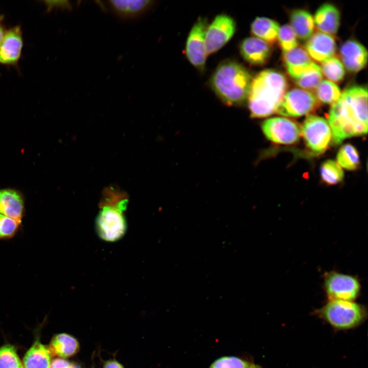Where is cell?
<instances>
[{"label":"cell","instance_id":"13","mask_svg":"<svg viewBox=\"0 0 368 368\" xmlns=\"http://www.w3.org/2000/svg\"><path fill=\"white\" fill-rule=\"evenodd\" d=\"M305 47L310 58L321 63L334 56L336 42L332 35L319 31L307 39Z\"/></svg>","mask_w":368,"mask_h":368},{"label":"cell","instance_id":"3","mask_svg":"<svg viewBox=\"0 0 368 368\" xmlns=\"http://www.w3.org/2000/svg\"><path fill=\"white\" fill-rule=\"evenodd\" d=\"M252 75L238 61L226 60L220 62L210 81L213 91L229 106H240L247 101Z\"/></svg>","mask_w":368,"mask_h":368},{"label":"cell","instance_id":"8","mask_svg":"<svg viewBox=\"0 0 368 368\" xmlns=\"http://www.w3.org/2000/svg\"><path fill=\"white\" fill-rule=\"evenodd\" d=\"M319 105L312 93L294 88L286 91L275 113L284 117H300L314 111Z\"/></svg>","mask_w":368,"mask_h":368},{"label":"cell","instance_id":"2","mask_svg":"<svg viewBox=\"0 0 368 368\" xmlns=\"http://www.w3.org/2000/svg\"><path fill=\"white\" fill-rule=\"evenodd\" d=\"M288 86L285 77L278 71L266 69L257 74L247 99L250 117L263 118L275 113Z\"/></svg>","mask_w":368,"mask_h":368},{"label":"cell","instance_id":"28","mask_svg":"<svg viewBox=\"0 0 368 368\" xmlns=\"http://www.w3.org/2000/svg\"><path fill=\"white\" fill-rule=\"evenodd\" d=\"M322 180L327 184L335 185L341 182L344 177V172L338 164L331 159L324 162L320 167Z\"/></svg>","mask_w":368,"mask_h":368},{"label":"cell","instance_id":"33","mask_svg":"<svg viewBox=\"0 0 368 368\" xmlns=\"http://www.w3.org/2000/svg\"><path fill=\"white\" fill-rule=\"evenodd\" d=\"M50 368H75V366L64 358H57L52 361Z\"/></svg>","mask_w":368,"mask_h":368},{"label":"cell","instance_id":"9","mask_svg":"<svg viewBox=\"0 0 368 368\" xmlns=\"http://www.w3.org/2000/svg\"><path fill=\"white\" fill-rule=\"evenodd\" d=\"M236 29L234 18L226 14L217 15L208 25L205 35L207 56L221 49L233 36Z\"/></svg>","mask_w":368,"mask_h":368},{"label":"cell","instance_id":"4","mask_svg":"<svg viewBox=\"0 0 368 368\" xmlns=\"http://www.w3.org/2000/svg\"><path fill=\"white\" fill-rule=\"evenodd\" d=\"M128 197L126 193L110 186L104 189L95 221L98 236L107 242H114L125 234L127 224L124 213Z\"/></svg>","mask_w":368,"mask_h":368},{"label":"cell","instance_id":"7","mask_svg":"<svg viewBox=\"0 0 368 368\" xmlns=\"http://www.w3.org/2000/svg\"><path fill=\"white\" fill-rule=\"evenodd\" d=\"M301 132L307 147L316 154L324 152L332 141V133L328 121L317 116H308Z\"/></svg>","mask_w":368,"mask_h":368},{"label":"cell","instance_id":"18","mask_svg":"<svg viewBox=\"0 0 368 368\" xmlns=\"http://www.w3.org/2000/svg\"><path fill=\"white\" fill-rule=\"evenodd\" d=\"M283 60L288 74L294 80L299 78L312 61L305 49L298 46L283 53Z\"/></svg>","mask_w":368,"mask_h":368},{"label":"cell","instance_id":"20","mask_svg":"<svg viewBox=\"0 0 368 368\" xmlns=\"http://www.w3.org/2000/svg\"><path fill=\"white\" fill-rule=\"evenodd\" d=\"M51 356L50 349L37 339L25 355L24 368H50Z\"/></svg>","mask_w":368,"mask_h":368},{"label":"cell","instance_id":"27","mask_svg":"<svg viewBox=\"0 0 368 368\" xmlns=\"http://www.w3.org/2000/svg\"><path fill=\"white\" fill-rule=\"evenodd\" d=\"M320 68L322 74L332 82H340L344 78V66L339 59L336 57H332L322 62Z\"/></svg>","mask_w":368,"mask_h":368},{"label":"cell","instance_id":"35","mask_svg":"<svg viewBox=\"0 0 368 368\" xmlns=\"http://www.w3.org/2000/svg\"><path fill=\"white\" fill-rule=\"evenodd\" d=\"M6 31L4 27L0 24V45L4 37Z\"/></svg>","mask_w":368,"mask_h":368},{"label":"cell","instance_id":"32","mask_svg":"<svg viewBox=\"0 0 368 368\" xmlns=\"http://www.w3.org/2000/svg\"><path fill=\"white\" fill-rule=\"evenodd\" d=\"M21 221L0 214V239L13 237L20 228Z\"/></svg>","mask_w":368,"mask_h":368},{"label":"cell","instance_id":"22","mask_svg":"<svg viewBox=\"0 0 368 368\" xmlns=\"http://www.w3.org/2000/svg\"><path fill=\"white\" fill-rule=\"evenodd\" d=\"M279 28L276 21L265 17H257L251 24L250 32L254 37L272 44L277 39Z\"/></svg>","mask_w":368,"mask_h":368},{"label":"cell","instance_id":"16","mask_svg":"<svg viewBox=\"0 0 368 368\" xmlns=\"http://www.w3.org/2000/svg\"><path fill=\"white\" fill-rule=\"evenodd\" d=\"M313 19L320 32L332 36L337 32L340 24V13L333 4L326 3L320 6Z\"/></svg>","mask_w":368,"mask_h":368},{"label":"cell","instance_id":"34","mask_svg":"<svg viewBox=\"0 0 368 368\" xmlns=\"http://www.w3.org/2000/svg\"><path fill=\"white\" fill-rule=\"evenodd\" d=\"M103 368H124L123 365L115 359L106 361Z\"/></svg>","mask_w":368,"mask_h":368},{"label":"cell","instance_id":"17","mask_svg":"<svg viewBox=\"0 0 368 368\" xmlns=\"http://www.w3.org/2000/svg\"><path fill=\"white\" fill-rule=\"evenodd\" d=\"M0 214L21 221L25 207L20 193L10 189L0 190Z\"/></svg>","mask_w":368,"mask_h":368},{"label":"cell","instance_id":"24","mask_svg":"<svg viewBox=\"0 0 368 368\" xmlns=\"http://www.w3.org/2000/svg\"><path fill=\"white\" fill-rule=\"evenodd\" d=\"M323 78L320 66L312 61L305 68L301 76L294 80L301 88L310 91L316 88Z\"/></svg>","mask_w":368,"mask_h":368},{"label":"cell","instance_id":"11","mask_svg":"<svg viewBox=\"0 0 368 368\" xmlns=\"http://www.w3.org/2000/svg\"><path fill=\"white\" fill-rule=\"evenodd\" d=\"M261 128L267 139L277 144H293L299 141L301 135L298 124L286 118L266 119L262 122Z\"/></svg>","mask_w":368,"mask_h":368},{"label":"cell","instance_id":"10","mask_svg":"<svg viewBox=\"0 0 368 368\" xmlns=\"http://www.w3.org/2000/svg\"><path fill=\"white\" fill-rule=\"evenodd\" d=\"M208 25L206 18L199 17L191 28L186 43L187 58L200 72H203L205 67L207 55L205 48V35Z\"/></svg>","mask_w":368,"mask_h":368},{"label":"cell","instance_id":"1","mask_svg":"<svg viewBox=\"0 0 368 368\" xmlns=\"http://www.w3.org/2000/svg\"><path fill=\"white\" fill-rule=\"evenodd\" d=\"M332 143L338 145L347 138L367 132V90L363 86L349 87L332 104L328 121Z\"/></svg>","mask_w":368,"mask_h":368},{"label":"cell","instance_id":"5","mask_svg":"<svg viewBox=\"0 0 368 368\" xmlns=\"http://www.w3.org/2000/svg\"><path fill=\"white\" fill-rule=\"evenodd\" d=\"M315 312L337 330L355 328L362 323L367 316L364 306L353 301L342 300H330Z\"/></svg>","mask_w":368,"mask_h":368},{"label":"cell","instance_id":"26","mask_svg":"<svg viewBox=\"0 0 368 368\" xmlns=\"http://www.w3.org/2000/svg\"><path fill=\"white\" fill-rule=\"evenodd\" d=\"M336 158L338 165L346 170H355L360 165L358 152L350 144H346L341 147L337 154Z\"/></svg>","mask_w":368,"mask_h":368},{"label":"cell","instance_id":"12","mask_svg":"<svg viewBox=\"0 0 368 368\" xmlns=\"http://www.w3.org/2000/svg\"><path fill=\"white\" fill-rule=\"evenodd\" d=\"M271 51L270 44L254 36L244 38L239 44L240 53L243 59L256 66L265 64Z\"/></svg>","mask_w":368,"mask_h":368},{"label":"cell","instance_id":"30","mask_svg":"<svg viewBox=\"0 0 368 368\" xmlns=\"http://www.w3.org/2000/svg\"><path fill=\"white\" fill-rule=\"evenodd\" d=\"M0 368H24L14 346L7 344L0 348Z\"/></svg>","mask_w":368,"mask_h":368},{"label":"cell","instance_id":"23","mask_svg":"<svg viewBox=\"0 0 368 368\" xmlns=\"http://www.w3.org/2000/svg\"><path fill=\"white\" fill-rule=\"evenodd\" d=\"M50 350L51 353L61 358H67L77 354L80 349L78 341L67 333H60L52 339Z\"/></svg>","mask_w":368,"mask_h":368},{"label":"cell","instance_id":"21","mask_svg":"<svg viewBox=\"0 0 368 368\" xmlns=\"http://www.w3.org/2000/svg\"><path fill=\"white\" fill-rule=\"evenodd\" d=\"M290 22L296 37L301 39H308L314 33L313 17L305 10H293L290 14Z\"/></svg>","mask_w":368,"mask_h":368},{"label":"cell","instance_id":"29","mask_svg":"<svg viewBox=\"0 0 368 368\" xmlns=\"http://www.w3.org/2000/svg\"><path fill=\"white\" fill-rule=\"evenodd\" d=\"M209 368H262L258 364L236 356H226L215 360Z\"/></svg>","mask_w":368,"mask_h":368},{"label":"cell","instance_id":"15","mask_svg":"<svg viewBox=\"0 0 368 368\" xmlns=\"http://www.w3.org/2000/svg\"><path fill=\"white\" fill-rule=\"evenodd\" d=\"M22 45V32L19 26L6 31L0 45V64H16L20 57Z\"/></svg>","mask_w":368,"mask_h":368},{"label":"cell","instance_id":"36","mask_svg":"<svg viewBox=\"0 0 368 368\" xmlns=\"http://www.w3.org/2000/svg\"><path fill=\"white\" fill-rule=\"evenodd\" d=\"M0 20H1V17H0Z\"/></svg>","mask_w":368,"mask_h":368},{"label":"cell","instance_id":"31","mask_svg":"<svg viewBox=\"0 0 368 368\" xmlns=\"http://www.w3.org/2000/svg\"><path fill=\"white\" fill-rule=\"evenodd\" d=\"M277 39L283 53L289 51L298 46L297 37L291 27L288 24L280 27Z\"/></svg>","mask_w":368,"mask_h":368},{"label":"cell","instance_id":"6","mask_svg":"<svg viewBox=\"0 0 368 368\" xmlns=\"http://www.w3.org/2000/svg\"><path fill=\"white\" fill-rule=\"evenodd\" d=\"M324 289L329 301H354L360 294L361 285L356 277L332 271L324 275Z\"/></svg>","mask_w":368,"mask_h":368},{"label":"cell","instance_id":"14","mask_svg":"<svg viewBox=\"0 0 368 368\" xmlns=\"http://www.w3.org/2000/svg\"><path fill=\"white\" fill-rule=\"evenodd\" d=\"M339 54L341 62L350 72H359L366 64L367 50L355 40L350 39L344 42L340 46Z\"/></svg>","mask_w":368,"mask_h":368},{"label":"cell","instance_id":"19","mask_svg":"<svg viewBox=\"0 0 368 368\" xmlns=\"http://www.w3.org/2000/svg\"><path fill=\"white\" fill-rule=\"evenodd\" d=\"M113 11L120 17L125 19L134 18L149 10L155 3L153 1H109Z\"/></svg>","mask_w":368,"mask_h":368},{"label":"cell","instance_id":"25","mask_svg":"<svg viewBox=\"0 0 368 368\" xmlns=\"http://www.w3.org/2000/svg\"><path fill=\"white\" fill-rule=\"evenodd\" d=\"M341 91L334 82L328 80H322L315 89V96L319 102L333 104L339 98Z\"/></svg>","mask_w":368,"mask_h":368}]
</instances>
